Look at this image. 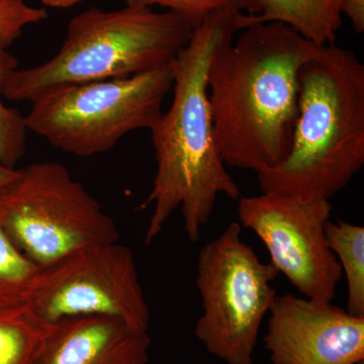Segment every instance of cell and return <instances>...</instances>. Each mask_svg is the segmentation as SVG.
<instances>
[{"label": "cell", "mask_w": 364, "mask_h": 364, "mask_svg": "<svg viewBox=\"0 0 364 364\" xmlns=\"http://www.w3.org/2000/svg\"><path fill=\"white\" fill-rule=\"evenodd\" d=\"M321 48L269 21L246 26L215 55L208 100L225 164L258 174L284 162L298 117L299 70Z\"/></svg>", "instance_id": "2"}, {"label": "cell", "mask_w": 364, "mask_h": 364, "mask_svg": "<svg viewBox=\"0 0 364 364\" xmlns=\"http://www.w3.org/2000/svg\"><path fill=\"white\" fill-rule=\"evenodd\" d=\"M172 85L173 62L129 77L55 86L31 100L26 129L69 154H102L131 132L151 130Z\"/></svg>", "instance_id": "5"}, {"label": "cell", "mask_w": 364, "mask_h": 364, "mask_svg": "<svg viewBox=\"0 0 364 364\" xmlns=\"http://www.w3.org/2000/svg\"><path fill=\"white\" fill-rule=\"evenodd\" d=\"M127 6L152 7L159 6L181 16L196 28L207 16L225 9L241 13L247 11L246 0H127Z\"/></svg>", "instance_id": "17"}, {"label": "cell", "mask_w": 364, "mask_h": 364, "mask_svg": "<svg viewBox=\"0 0 364 364\" xmlns=\"http://www.w3.org/2000/svg\"><path fill=\"white\" fill-rule=\"evenodd\" d=\"M151 338L119 318L80 316L50 323L33 364H148Z\"/></svg>", "instance_id": "11"}, {"label": "cell", "mask_w": 364, "mask_h": 364, "mask_svg": "<svg viewBox=\"0 0 364 364\" xmlns=\"http://www.w3.org/2000/svg\"><path fill=\"white\" fill-rule=\"evenodd\" d=\"M363 164L364 65L336 43L322 46L299 70L289 154L258 173V183L262 193L330 200Z\"/></svg>", "instance_id": "3"}, {"label": "cell", "mask_w": 364, "mask_h": 364, "mask_svg": "<svg viewBox=\"0 0 364 364\" xmlns=\"http://www.w3.org/2000/svg\"><path fill=\"white\" fill-rule=\"evenodd\" d=\"M48 16L44 7L28 6L25 0H0V45L9 49L26 26L42 23Z\"/></svg>", "instance_id": "18"}, {"label": "cell", "mask_w": 364, "mask_h": 364, "mask_svg": "<svg viewBox=\"0 0 364 364\" xmlns=\"http://www.w3.org/2000/svg\"><path fill=\"white\" fill-rule=\"evenodd\" d=\"M37 268L0 226V306L28 303V289Z\"/></svg>", "instance_id": "16"}, {"label": "cell", "mask_w": 364, "mask_h": 364, "mask_svg": "<svg viewBox=\"0 0 364 364\" xmlns=\"http://www.w3.org/2000/svg\"><path fill=\"white\" fill-rule=\"evenodd\" d=\"M358 364H364V360L363 361H361V363H359Z\"/></svg>", "instance_id": "22"}, {"label": "cell", "mask_w": 364, "mask_h": 364, "mask_svg": "<svg viewBox=\"0 0 364 364\" xmlns=\"http://www.w3.org/2000/svg\"><path fill=\"white\" fill-rule=\"evenodd\" d=\"M246 26V14L215 11L196 26L173 61V100L150 130L157 169L149 196L140 205L141 210L152 207L147 245L178 208L184 232L196 243L219 196L234 200L241 196L215 140L208 75L215 55Z\"/></svg>", "instance_id": "1"}, {"label": "cell", "mask_w": 364, "mask_h": 364, "mask_svg": "<svg viewBox=\"0 0 364 364\" xmlns=\"http://www.w3.org/2000/svg\"><path fill=\"white\" fill-rule=\"evenodd\" d=\"M265 349L272 364H358L364 360V317L332 301L277 294Z\"/></svg>", "instance_id": "10"}, {"label": "cell", "mask_w": 364, "mask_h": 364, "mask_svg": "<svg viewBox=\"0 0 364 364\" xmlns=\"http://www.w3.org/2000/svg\"><path fill=\"white\" fill-rule=\"evenodd\" d=\"M49 325L28 303L0 306V364H33Z\"/></svg>", "instance_id": "13"}, {"label": "cell", "mask_w": 364, "mask_h": 364, "mask_svg": "<svg viewBox=\"0 0 364 364\" xmlns=\"http://www.w3.org/2000/svg\"><path fill=\"white\" fill-rule=\"evenodd\" d=\"M18 168H9V167L0 164V188L13 181L18 176Z\"/></svg>", "instance_id": "21"}, {"label": "cell", "mask_w": 364, "mask_h": 364, "mask_svg": "<svg viewBox=\"0 0 364 364\" xmlns=\"http://www.w3.org/2000/svg\"><path fill=\"white\" fill-rule=\"evenodd\" d=\"M331 213L330 200L274 191L238 200L241 227L259 237L279 273L306 299L318 301L336 298L343 275L326 238Z\"/></svg>", "instance_id": "9"}, {"label": "cell", "mask_w": 364, "mask_h": 364, "mask_svg": "<svg viewBox=\"0 0 364 364\" xmlns=\"http://www.w3.org/2000/svg\"><path fill=\"white\" fill-rule=\"evenodd\" d=\"M18 65V58L0 45V164L9 168H16L25 155L28 140L25 116L2 102L1 86Z\"/></svg>", "instance_id": "15"}, {"label": "cell", "mask_w": 364, "mask_h": 364, "mask_svg": "<svg viewBox=\"0 0 364 364\" xmlns=\"http://www.w3.org/2000/svg\"><path fill=\"white\" fill-rule=\"evenodd\" d=\"M326 238L346 277V311L364 317V228L338 220L326 225Z\"/></svg>", "instance_id": "14"}, {"label": "cell", "mask_w": 364, "mask_h": 364, "mask_svg": "<svg viewBox=\"0 0 364 364\" xmlns=\"http://www.w3.org/2000/svg\"><path fill=\"white\" fill-rule=\"evenodd\" d=\"M193 26L171 11L91 7L69 21L51 59L11 72L1 86L9 102H31L55 86L123 78L168 65L188 44Z\"/></svg>", "instance_id": "4"}, {"label": "cell", "mask_w": 364, "mask_h": 364, "mask_svg": "<svg viewBox=\"0 0 364 364\" xmlns=\"http://www.w3.org/2000/svg\"><path fill=\"white\" fill-rule=\"evenodd\" d=\"M39 1L45 6L53 7V9H69L82 0H39Z\"/></svg>", "instance_id": "20"}, {"label": "cell", "mask_w": 364, "mask_h": 364, "mask_svg": "<svg viewBox=\"0 0 364 364\" xmlns=\"http://www.w3.org/2000/svg\"><path fill=\"white\" fill-rule=\"evenodd\" d=\"M342 16L350 21L354 31L358 33L364 32V0H340Z\"/></svg>", "instance_id": "19"}, {"label": "cell", "mask_w": 364, "mask_h": 364, "mask_svg": "<svg viewBox=\"0 0 364 364\" xmlns=\"http://www.w3.org/2000/svg\"><path fill=\"white\" fill-rule=\"evenodd\" d=\"M28 304L43 321L107 316L148 332L150 310L133 251L119 242L79 249L52 264L38 267Z\"/></svg>", "instance_id": "8"}, {"label": "cell", "mask_w": 364, "mask_h": 364, "mask_svg": "<svg viewBox=\"0 0 364 364\" xmlns=\"http://www.w3.org/2000/svg\"><path fill=\"white\" fill-rule=\"evenodd\" d=\"M0 226L37 267L79 249L119 242L114 220L58 162L33 163L0 188Z\"/></svg>", "instance_id": "6"}, {"label": "cell", "mask_w": 364, "mask_h": 364, "mask_svg": "<svg viewBox=\"0 0 364 364\" xmlns=\"http://www.w3.org/2000/svg\"><path fill=\"white\" fill-rule=\"evenodd\" d=\"M249 26L279 21L317 45L336 43L341 28L340 0H246Z\"/></svg>", "instance_id": "12"}, {"label": "cell", "mask_w": 364, "mask_h": 364, "mask_svg": "<svg viewBox=\"0 0 364 364\" xmlns=\"http://www.w3.org/2000/svg\"><path fill=\"white\" fill-rule=\"evenodd\" d=\"M241 231L239 223H230L198 258L196 284L203 314L196 336L227 364H254L260 326L277 296L272 284L279 274L242 240Z\"/></svg>", "instance_id": "7"}]
</instances>
